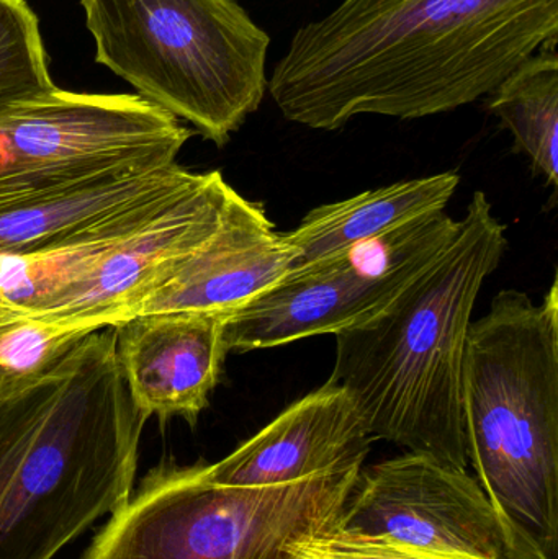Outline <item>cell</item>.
Segmentation results:
<instances>
[{
    "label": "cell",
    "mask_w": 558,
    "mask_h": 559,
    "mask_svg": "<svg viewBox=\"0 0 558 559\" xmlns=\"http://www.w3.org/2000/svg\"><path fill=\"white\" fill-rule=\"evenodd\" d=\"M557 41L558 0H343L295 32L268 91L311 130L416 120L490 95Z\"/></svg>",
    "instance_id": "obj_1"
},
{
    "label": "cell",
    "mask_w": 558,
    "mask_h": 559,
    "mask_svg": "<svg viewBox=\"0 0 558 559\" xmlns=\"http://www.w3.org/2000/svg\"><path fill=\"white\" fill-rule=\"evenodd\" d=\"M146 420L121 380L114 328L0 403V559H52L118 511Z\"/></svg>",
    "instance_id": "obj_2"
},
{
    "label": "cell",
    "mask_w": 558,
    "mask_h": 559,
    "mask_svg": "<svg viewBox=\"0 0 558 559\" xmlns=\"http://www.w3.org/2000/svg\"><path fill=\"white\" fill-rule=\"evenodd\" d=\"M507 249V226L478 190L448 248L382 312L336 334L328 381L346 391L370 439L468 468L465 342L482 286Z\"/></svg>",
    "instance_id": "obj_3"
},
{
    "label": "cell",
    "mask_w": 558,
    "mask_h": 559,
    "mask_svg": "<svg viewBox=\"0 0 558 559\" xmlns=\"http://www.w3.org/2000/svg\"><path fill=\"white\" fill-rule=\"evenodd\" d=\"M468 465L513 559H554L558 538V285L537 305L503 289L471 322L461 383Z\"/></svg>",
    "instance_id": "obj_4"
},
{
    "label": "cell",
    "mask_w": 558,
    "mask_h": 559,
    "mask_svg": "<svg viewBox=\"0 0 558 559\" xmlns=\"http://www.w3.org/2000/svg\"><path fill=\"white\" fill-rule=\"evenodd\" d=\"M95 61L223 146L268 92L271 38L236 0H81Z\"/></svg>",
    "instance_id": "obj_5"
},
{
    "label": "cell",
    "mask_w": 558,
    "mask_h": 559,
    "mask_svg": "<svg viewBox=\"0 0 558 559\" xmlns=\"http://www.w3.org/2000/svg\"><path fill=\"white\" fill-rule=\"evenodd\" d=\"M363 469L242 488L213 483L205 463H164L81 559H295L297 542L340 527Z\"/></svg>",
    "instance_id": "obj_6"
},
{
    "label": "cell",
    "mask_w": 558,
    "mask_h": 559,
    "mask_svg": "<svg viewBox=\"0 0 558 559\" xmlns=\"http://www.w3.org/2000/svg\"><path fill=\"white\" fill-rule=\"evenodd\" d=\"M458 229L459 219L439 210L340 258L285 275L225 316L226 350L281 347L369 321L448 248Z\"/></svg>",
    "instance_id": "obj_7"
},
{
    "label": "cell",
    "mask_w": 558,
    "mask_h": 559,
    "mask_svg": "<svg viewBox=\"0 0 558 559\" xmlns=\"http://www.w3.org/2000/svg\"><path fill=\"white\" fill-rule=\"evenodd\" d=\"M192 131L138 94L55 87L0 115V177L72 179L176 164Z\"/></svg>",
    "instance_id": "obj_8"
},
{
    "label": "cell",
    "mask_w": 558,
    "mask_h": 559,
    "mask_svg": "<svg viewBox=\"0 0 558 559\" xmlns=\"http://www.w3.org/2000/svg\"><path fill=\"white\" fill-rule=\"evenodd\" d=\"M341 525L426 550L513 559L503 524L477 478L422 453L360 472Z\"/></svg>",
    "instance_id": "obj_9"
},
{
    "label": "cell",
    "mask_w": 558,
    "mask_h": 559,
    "mask_svg": "<svg viewBox=\"0 0 558 559\" xmlns=\"http://www.w3.org/2000/svg\"><path fill=\"white\" fill-rule=\"evenodd\" d=\"M235 193L218 170L203 174L195 187L33 316L91 332L127 321L134 306L218 229Z\"/></svg>",
    "instance_id": "obj_10"
},
{
    "label": "cell",
    "mask_w": 558,
    "mask_h": 559,
    "mask_svg": "<svg viewBox=\"0 0 558 559\" xmlns=\"http://www.w3.org/2000/svg\"><path fill=\"white\" fill-rule=\"evenodd\" d=\"M225 316L141 314L115 325V357L134 407L146 419L195 426L209 407L228 350Z\"/></svg>",
    "instance_id": "obj_11"
},
{
    "label": "cell",
    "mask_w": 558,
    "mask_h": 559,
    "mask_svg": "<svg viewBox=\"0 0 558 559\" xmlns=\"http://www.w3.org/2000/svg\"><path fill=\"white\" fill-rule=\"evenodd\" d=\"M370 439L346 391L327 381L301 397L231 455L206 465L223 486L292 485L347 469L364 468Z\"/></svg>",
    "instance_id": "obj_12"
},
{
    "label": "cell",
    "mask_w": 558,
    "mask_h": 559,
    "mask_svg": "<svg viewBox=\"0 0 558 559\" xmlns=\"http://www.w3.org/2000/svg\"><path fill=\"white\" fill-rule=\"evenodd\" d=\"M290 254L259 203L238 192L218 229L183 258L131 311L226 316L285 277ZM128 318V319H130Z\"/></svg>",
    "instance_id": "obj_13"
},
{
    "label": "cell",
    "mask_w": 558,
    "mask_h": 559,
    "mask_svg": "<svg viewBox=\"0 0 558 559\" xmlns=\"http://www.w3.org/2000/svg\"><path fill=\"white\" fill-rule=\"evenodd\" d=\"M183 167L115 169L72 179L0 177V255L38 251L169 186Z\"/></svg>",
    "instance_id": "obj_14"
},
{
    "label": "cell",
    "mask_w": 558,
    "mask_h": 559,
    "mask_svg": "<svg viewBox=\"0 0 558 559\" xmlns=\"http://www.w3.org/2000/svg\"><path fill=\"white\" fill-rule=\"evenodd\" d=\"M203 174L183 170L169 186L79 229L38 251L0 255V299L35 314L51 299L84 278L95 264L154 216L189 192Z\"/></svg>",
    "instance_id": "obj_15"
},
{
    "label": "cell",
    "mask_w": 558,
    "mask_h": 559,
    "mask_svg": "<svg viewBox=\"0 0 558 559\" xmlns=\"http://www.w3.org/2000/svg\"><path fill=\"white\" fill-rule=\"evenodd\" d=\"M459 182L458 173L436 174L311 210L297 228L282 233L290 254L288 274L340 258L356 246L444 210Z\"/></svg>",
    "instance_id": "obj_16"
},
{
    "label": "cell",
    "mask_w": 558,
    "mask_h": 559,
    "mask_svg": "<svg viewBox=\"0 0 558 559\" xmlns=\"http://www.w3.org/2000/svg\"><path fill=\"white\" fill-rule=\"evenodd\" d=\"M491 114L513 134L549 186H558V55L544 49L518 66L494 92Z\"/></svg>",
    "instance_id": "obj_17"
},
{
    "label": "cell",
    "mask_w": 558,
    "mask_h": 559,
    "mask_svg": "<svg viewBox=\"0 0 558 559\" xmlns=\"http://www.w3.org/2000/svg\"><path fill=\"white\" fill-rule=\"evenodd\" d=\"M88 334L0 299V403L35 386Z\"/></svg>",
    "instance_id": "obj_18"
},
{
    "label": "cell",
    "mask_w": 558,
    "mask_h": 559,
    "mask_svg": "<svg viewBox=\"0 0 558 559\" xmlns=\"http://www.w3.org/2000/svg\"><path fill=\"white\" fill-rule=\"evenodd\" d=\"M55 87L38 16L25 0H0V115Z\"/></svg>",
    "instance_id": "obj_19"
},
{
    "label": "cell",
    "mask_w": 558,
    "mask_h": 559,
    "mask_svg": "<svg viewBox=\"0 0 558 559\" xmlns=\"http://www.w3.org/2000/svg\"><path fill=\"white\" fill-rule=\"evenodd\" d=\"M292 555L295 559H478L413 547L389 535L366 534L344 525L297 542Z\"/></svg>",
    "instance_id": "obj_20"
}]
</instances>
